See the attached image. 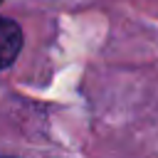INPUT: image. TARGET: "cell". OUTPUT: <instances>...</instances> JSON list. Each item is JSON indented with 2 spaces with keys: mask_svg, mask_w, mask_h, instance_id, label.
<instances>
[{
  "mask_svg": "<svg viewBox=\"0 0 158 158\" xmlns=\"http://www.w3.org/2000/svg\"><path fill=\"white\" fill-rule=\"evenodd\" d=\"M22 49V30L17 22L0 17V69L10 67Z\"/></svg>",
  "mask_w": 158,
  "mask_h": 158,
  "instance_id": "cell-1",
  "label": "cell"
}]
</instances>
